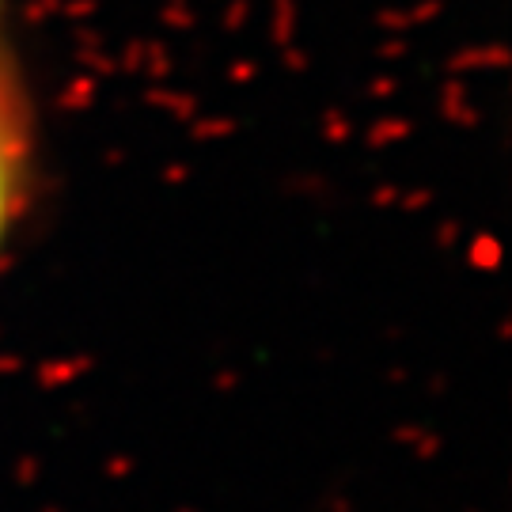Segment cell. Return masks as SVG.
<instances>
[{
	"label": "cell",
	"instance_id": "1",
	"mask_svg": "<svg viewBox=\"0 0 512 512\" xmlns=\"http://www.w3.org/2000/svg\"><path fill=\"white\" fill-rule=\"evenodd\" d=\"M31 160V110L12 61L0 54V247L23 205Z\"/></svg>",
	"mask_w": 512,
	"mask_h": 512
}]
</instances>
